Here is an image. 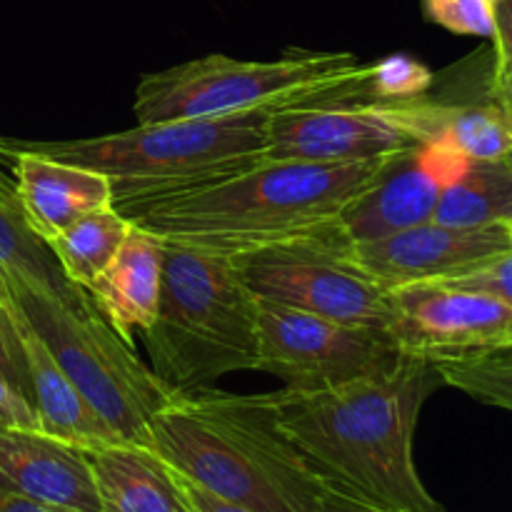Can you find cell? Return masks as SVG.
Returning <instances> with one entry per match:
<instances>
[{"instance_id": "obj_1", "label": "cell", "mask_w": 512, "mask_h": 512, "mask_svg": "<svg viewBox=\"0 0 512 512\" xmlns=\"http://www.w3.org/2000/svg\"><path fill=\"white\" fill-rule=\"evenodd\" d=\"M440 385L430 360L403 353L388 368L338 388L273 393L275 420L328 483L398 512H445L413 460L420 410Z\"/></svg>"}, {"instance_id": "obj_2", "label": "cell", "mask_w": 512, "mask_h": 512, "mask_svg": "<svg viewBox=\"0 0 512 512\" xmlns=\"http://www.w3.org/2000/svg\"><path fill=\"white\" fill-rule=\"evenodd\" d=\"M380 163L260 158L213 183L118 210L165 243L238 255L335 225Z\"/></svg>"}, {"instance_id": "obj_3", "label": "cell", "mask_w": 512, "mask_h": 512, "mask_svg": "<svg viewBox=\"0 0 512 512\" xmlns=\"http://www.w3.org/2000/svg\"><path fill=\"white\" fill-rule=\"evenodd\" d=\"M148 448L183 478L253 512H315L325 480L278 428L273 393H178Z\"/></svg>"}, {"instance_id": "obj_4", "label": "cell", "mask_w": 512, "mask_h": 512, "mask_svg": "<svg viewBox=\"0 0 512 512\" xmlns=\"http://www.w3.org/2000/svg\"><path fill=\"white\" fill-rule=\"evenodd\" d=\"M260 298L233 255L165 243L163 293L143 330L155 373L178 393L208 388L238 370H255Z\"/></svg>"}, {"instance_id": "obj_5", "label": "cell", "mask_w": 512, "mask_h": 512, "mask_svg": "<svg viewBox=\"0 0 512 512\" xmlns=\"http://www.w3.org/2000/svg\"><path fill=\"white\" fill-rule=\"evenodd\" d=\"M273 110L225 118L138 123L123 133L75 140H15L33 153L98 170L113 185L115 208L213 183L265 158Z\"/></svg>"}, {"instance_id": "obj_6", "label": "cell", "mask_w": 512, "mask_h": 512, "mask_svg": "<svg viewBox=\"0 0 512 512\" xmlns=\"http://www.w3.org/2000/svg\"><path fill=\"white\" fill-rule=\"evenodd\" d=\"M368 70L355 53H290L278 60L213 53L143 75L133 113L138 123H165L268 108L368 103Z\"/></svg>"}, {"instance_id": "obj_7", "label": "cell", "mask_w": 512, "mask_h": 512, "mask_svg": "<svg viewBox=\"0 0 512 512\" xmlns=\"http://www.w3.org/2000/svg\"><path fill=\"white\" fill-rule=\"evenodd\" d=\"M0 283L90 408L120 440L148 448L150 423L178 390L135 355L93 303L65 300L33 280L0 275Z\"/></svg>"}, {"instance_id": "obj_8", "label": "cell", "mask_w": 512, "mask_h": 512, "mask_svg": "<svg viewBox=\"0 0 512 512\" xmlns=\"http://www.w3.org/2000/svg\"><path fill=\"white\" fill-rule=\"evenodd\" d=\"M260 300L348 325L385 330L388 293L355 263L340 225L233 255Z\"/></svg>"}, {"instance_id": "obj_9", "label": "cell", "mask_w": 512, "mask_h": 512, "mask_svg": "<svg viewBox=\"0 0 512 512\" xmlns=\"http://www.w3.org/2000/svg\"><path fill=\"white\" fill-rule=\"evenodd\" d=\"M385 330L338 323L260 300L255 370L293 393H318L378 373L400 358Z\"/></svg>"}, {"instance_id": "obj_10", "label": "cell", "mask_w": 512, "mask_h": 512, "mask_svg": "<svg viewBox=\"0 0 512 512\" xmlns=\"http://www.w3.org/2000/svg\"><path fill=\"white\" fill-rule=\"evenodd\" d=\"M400 353L458 360L512 348V305L480 290L415 283L388 290V325Z\"/></svg>"}, {"instance_id": "obj_11", "label": "cell", "mask_w": 512, "mask_h": 512, "mask_svg": "<svg viewBox=\"0 0 512 512\" xmlns=\"http://www.w3.org/2000/svg\"><path fill=\"white\" fill-rule=\"evenodd\" d=\"M410 143L383 103L303 105L270 113L265 158L360 163L398 153Z\"/></svg>"}, {"instance_id": "obj_12", "label": "cell", "mask_w": 512, "mask_h": 512, "mask_svg": "<svg viewBox=\"0 0 512 512\" xmlns=\"http://www.w3.org/2000/svg\"><path fill=\"white\" fill-rule=\"evenodd\" d=\"M463 160L448 150L420 143L385 155L375 178L343 208L340 230L355 245L428 223L445 183Z\"/></svg>"}, {"instance_id": "obj_13", "label": "cell", "mask_w": 512, "mask_h": 512, "mask_svg": "<svg viewBox=\"0 0 512 512\" xmlns=\"http://www.w3.org/2000/svg\"><path fill=\"white\" fill-rule=\"evenodd\" d=\"M512 250L510 223L483 228H450L420 223L373 243H355L353 258L380 288L448 280Z\"/></svg>"}, {"instance_id": "obj_14", "label": "cell", "mask_w": 512, "mask_h": 512, "mask_svg": "<svg viewBox=\"0 0 512 512\" xmlns=\"http://www.w3.org/2000/svg\"><path fill=\"white\" fill-rule=\"evenodd\" d=\"M0 160L10 163L25 223L45 245L83 215L113 205V185L98 170L33 153L3 135Z\"/></svg>"}, {"instance_id": "obj_15", "label": "cell", "mask_w": 512, "mask_h": 512, "mask_svg": "<svg viewBox=\"0 0 512 512\" xmlns=\"http://www.w3.org/2000/svg\"><path fill=\"white\" fill-rule=\"evenodd\" d=\"M0 483L70 512H100L88 450L43 430H0Z\"/></svg>"}, {"instance_id": "obj_16", "label": "cell", "mask_w": 512, "mask_h": 512, "mask_svg": "<svg viewBox=\"0 0 512 512\" xmlns=\"http://www.w3.org/2000/svg\"><path fill=\"white\" fill-rule=\"evenodd\" d=\"M0 298L8 310L10 325L23 350L25 368H28L30 393H33V408L38 413L40 430L53 438L65 440L70 445H78L83 450L103 448V445L125 443L110 430V425L90 408L88 400L78 393L68 375L63 373L50 350L35 333L33 325L18 308L8 290L0 283Z\"/></svg>"}, {"instance_id": "obj_17", "label": "cell", "mask_w": 512, "mask_h": 512, "mask_svg": "<svg viewBox=\"0 0 512 512\" xmlns=\"http://www.w3.org/2000/svg\"><path fill=\"white\" fill-rule=\"evenodd\" d=\"M163 265L165 240L133 223L115 258L88 288L100 318L128 343L135 330H148L158 315Z\"/></svg>"}, {"instance_id": "obj_18", "label": "cell", "mask_w": 512, "mask_h": 512, "mask_svg": "<svg viewBox=\"0 0 512 512\" xmlns=\"http://www.w3.org/2000/svg\"><path fill=\"white\" fill-rule=\"evenodd\" d=\"M413 143L465 160H503L512 153V123L495 103H435L428 98L383 103Z\"/></svg>"}, {"instance_id": "obj_19", "label": "cell", "mask_w": 512, "mask_h": 512, "mask_svg": "<svg viewBox=\"0 0 512 512\" xmlns=\"http://www.w3.org/2000/svg\"><path fill=\"white\" fill-rule=\"evenodd\" d=\"M100 512H190L175 470L155 450L113 443L88 450Z\"/></svg>"}, {"instance_id": "obj_20", "label": "cell", "mask_w": 512, "mask_h": 512, "mask_svg": "<svg viewBox=\"0 0 512 512\" xmlns=\"http://www.w3.org/2000/svg\"><path fill=\"white\" fill-rule=\"evenodd\" d=\"M450 228H483L512 220V168L503 160H463L445 183L433 213Z\"/></svg>"}, {"instance_id": "obj_21", "label": "cell", "mask_w": 512, "mask_h": 512, "mask_svg": "<svg viewBox=\"0 0 512 512\" xmlns=\"http://www.w3.org/2000/svg\"><path fill=\"white\" fill-rule=\"evenodd\" d=\"M0 275L33 280L73 303H90L88 293L70 285L53 253L25 223L13 180L0 170Z\"/></svg>"}, {"instance_id": "obj_22", "label": "cell", "mask_w": 512, "mask_h": 512, "mask_svg": "<svg viewBox=\"0 0 512 512\" xmlns=\"http://www.w3.org/2000/svg\"><path fill=\"white\" fill-rule=\"evenodd\" d=\"M130 230L133 220L115 205H108L68 225L50 240L48 248L65 280L88 293L93 280L108 268Z\"/></svg>"}, {"instance_id": "obj_23", "label": "cell", "mask_w": 512, "mask_h": 512, "mask_svg": "<svg viewBox=\"0 0 512 512\" xmlns=\"http://www.w3.org/2000/svg\"><path fill=\"white\" fill-rule=\"evenodd\" d=\"M433 365L438 368L443 385L463 390L478 403L512 413V348L490 350L473 358L440 360Z\"/></svg>"}, {"instance_id": "obj_24", "label": "cell", "mask_w": 512, "mask_h": 512, "mask_svg": "<svg viewBox=\"0 0 512 512\" xmlns=\"http://www.w3.org/2000/svg\"><path fill=\"white\" fill-rule=\"evenodd\" d=\"M433 85V73L420 60L410 55H390L370 65L365 80V100L368 103H405V100L425 98Z\"/></svg>"}, {"instance_id": "obj_25", "label": "cell", "mask_w": 512, "mask_h": 512, "mask_svg": "<svg viewBox=\"0 0 512 512\" xmlns=\"http://www.w3.org/2000/svg\"><path fill=\"white\" fill-rule=\"evenodd\" d=\"M423 15L455 35H495V0H423Z\"/></svg>"}, {"instance_id": "obj_26", "label": "cell", "mask_w": 512, "mask_h": 512, "mask_svg": "<svg viewBox=\"0 0 512 512\" xmlns=\"http://www.w3.org/2000/svg\"><path fill=\"white\" fill-rule=\"evenodd\" d=\"M438 283L458 285V288L480 290V293L495 295L503 303L512 305V250L498 255L493 260L475 265V268L465 270V273L455 275V278L438 280Z\"/></svg>"}, {"instance_id": "obj_27", "label": "cell", "mask_w": 512, "mask_h": 512, "mask_svg": "<svg viewBox=\"0 0 512 512\" xmlns=\"http://www.w3.org/2000/svg\"><path fill=\"white\" fill-rule=\"evenodd\" d=\"M0 378L8 380L23 398H28L30 403H33L23 350H20L18 338H15L13 333V325H10L3 298H0Z\"/></svg>"}, {"instance_id": "obj_28", "label": "cell", "mask_w": 512, "mask_h": 512, "mask_svg": "<svg viewBox=\"0 0 512 512\" xmlns=\"http://www.w3.org/2000/svg\"><path fill=\"white\" fill-rule=\"evenodd\" d=\"M0 430H40L33 403L0 378Z\"/></svg>"}, {"instance_id": "obj_29", "label": "cell", "mask_w": 512, "mask_h": 512, "mask_svg": "<svg viewBox=\"0 0 512 512\" xmlns=\"http://www.w3.org/2000/svg\"><path fill=\"white\" fill-rule=\"evenodd\" d=\"M495 73L512 75V0H495Z\"/></svg>"}, {"instance_id": "obj_30", "label": "cell", "mask_w": 512, "mask_h": 512, "mask_svg": "<svg viewBox=\"0 0 512 512\" xmlns=\"http://www.w3.org/2000/svg\"><path fill=\"white\" fill-rule=\"evenodd\" d=\"M315 512H398V510H390L385 508V505L370 503V500L360 498V495L350 493V490L325 480V488L323 493H320L318 508H315Z\"/></svg>"}, {"instance_id": "obj_31", "label": "cell", "mask_w": 512, "mask_h": 512, "mask_svg": "<svg viewBox=\"0 0 512 512\" xmlns=\"http://www.w3.org/2000/svg\"><path fill=\"white\" fill-rule=\"evenodd\" d=\"M175 475H178V485H180V490H183L185 505H188L190 512H253V510L243 508V505L230 503V500L210 493V490L200 488V485H195L193 480L183 478L178 470H175Z\"/></svg>"}, {"instance_id": "obj_32", "label": "cell", "mask_w": 512, "mask_h": 512, "mask_svg": "<svg viewBox=\"0 0 512 512\" xmlns=\"http://www.w3.org/2000/svg\"><path fill=\"white\" fill-rule=\"evenodd\" d=\"M0 512H70L63 508H55V505H45L40 500L28 498V495H20L15 490L5 488L0 483Z\"/></svg>"}, {"instance_id": "obj_33", "label": "cell", "mask_w": 512, "mask_h": 512, "mask_svg": "<svg viewBox=\"0 0 512 512\" xmlns=\"http://www.w3.org/2000/svg\"><path fill=\"white\" fill-rule=\"evenodd\" d=\"M490 98L505 110L512 123V75H493L490 83Z\"/></svg>"}, {"instance_id": "obj_34", "label": "cell", "mask_w": 512, "mask_h": 512, "mask_svg": "<svg viewBox=\"0 0 512 512\" xmlns=\"http://www.w3.org/2000/svg\"><path fill=\"white\" fill-rule=\"evenodd\" d=\"M508 163H510V168H512V153L508 155ZM510 228H512V220H510Z\"/></svg>"}]
</instances>
